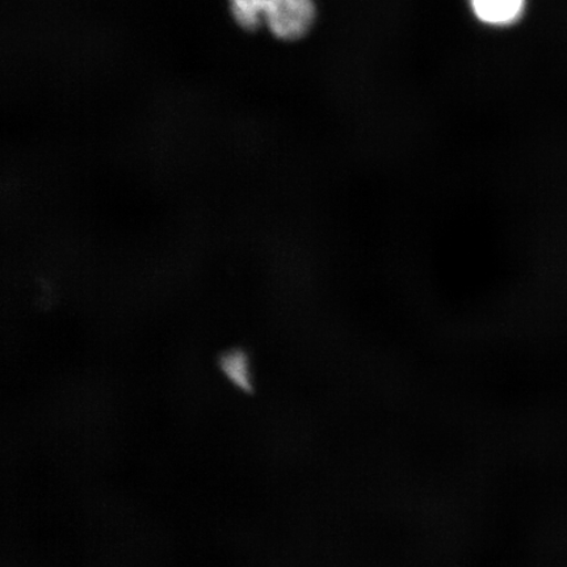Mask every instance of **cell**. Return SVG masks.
<instances>
[{"label": "cell", "mask_w": 567, "mask_h": 567, "mask_svg": "<svg viewBox=\"0 0 567 567\" xmlns=\"http://www.w3.org/2000/svg\"><path fill=\"white\" fill-rule=\"evenodd\" d=\"M221 367L226 374L240 386H245L247 382V361L245 354L239 351H233L221 360Z\"/></svg>", "instance_id": "3"}, {"label": "cell", "mask_w": 567, "mask_h": 567, "mask_svg": "<svg viewBox=\"0 0 567 567\" xmlns=\"http://www.w3.org/2000/svg\"><path fill=\"white\" fill-rule=\"evenodd\" d=\"M234 19L247 31L266 24L276 38L297 40L313 25V0H229Z\"/></svg>", "instance_id": "1"}, {"label": "cell", "mask_w": 567, "mask_h": 567, "mask_svg": "<svg viewBox=\"0 0 567 567\" xmlns=\"http://www.w3.org/2000/svg\"><path fill=\"white\" fill-rule=\"evenodd\" d=\"M471 4L482 23L503 27L520 19L526 0H471Z\"/></svg>", "instance_id": "2"}]
</instances>
